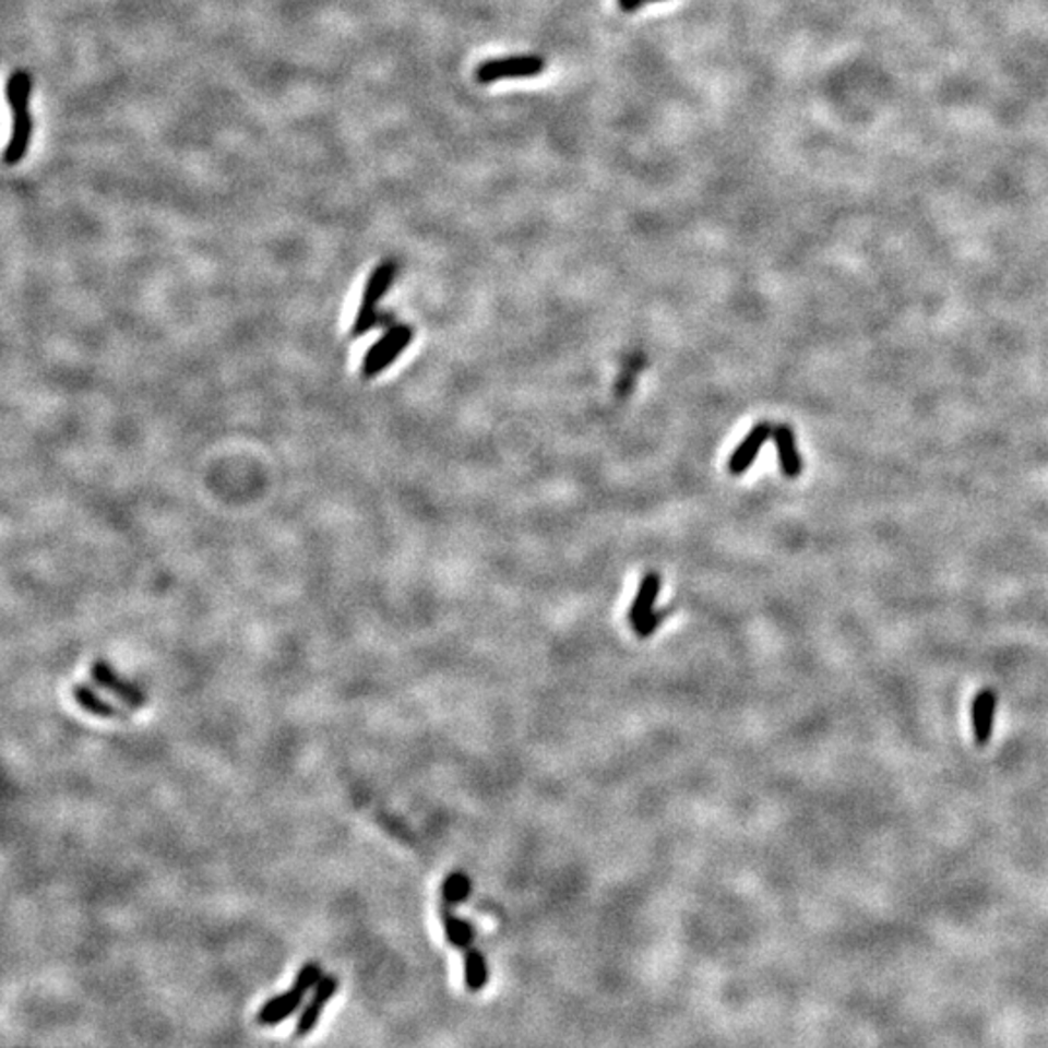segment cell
Instances as JSON below:
<instances>
[{
  "label": "cell",
  "instance_id": "cell-5",
  "mask_svg": "<svg viewBox=\"0 0 1048 1048\" xmlns=\"http://www.w3.org/2000/svg\"><path fill=\"white\" fill-rule=\"evenodd\" d=\"M90 676L99 688L114 693L115 698L121 699L122 703H127L129 707H146V703H148L146 693L140 690L134 681L122 678L121 674L117 672L111 664L105 663L104 658H97L92 663Z\"/></svg>",
  "mask_w": 1048,
  "mask_h": 1048
},
{
  "label": "cell",
  "instance_id": "cell-12",
  "mask_svg": "<svg viewBox=\"0 0 1048 1048\" xmlns=\"http://www.w3.org/2000/svg\"><path fill=\"white\" fill-rule=\"evenodd\" d=\"M660 586H663V579L655 571L646 573L641 583H639L638 594L631 603V608H629V623L631 626H638L639 621L645 620L646 616H651L655 611L656 598L660 594Z\"/></svg>",
  "mask_w": 1048,
  "mask_h": 1048
},
{
  "label": "cell",
  "instance_id": "cell-14",
  "mask_svg": "<svg viewBox=\"0 0 1048 1048\" xmlns=\"http://www.w3.org/2000/svg\"><path fill=\"white\" fill-rule=\"evenodd\" d=\"M464 978H466V987L471 988L472 992L481 990L488 980L486 961L474 948L464 950Z\"/></svg>",
  "mask_w": 1048,
  "mask_h": 1048
},
{
  "label": "cell",
  "instance_id": "cell-4",
  "mask_svg": "<svg viewBox=\"0 0 1048 1048\" xmlns=\"http://www.w3.org/2000/svg\"><path fill=\"white\" fill-rule=\"evenodd\" d=\"M544 69H546V61L540 55H515L505 59H491L478 64L476 82L488 86L499 80L533 79L541 74Z\"/></svg>",
  "mask_w": 1048,
  "mask_h": 1048
},
{
  "label": "cell",
  "instance_id": "cell-15",
  "mask_svg": "<svg viewBox=\"0 0 1048 1048\" xmlns=\"http://www.w3.org/2000/svg\"><path fill=\"white\" fill-rule=\"evenodd\" d=\"M471 893V882L468 878L461 872L449 873L443 882V888H441V895H443V905H456L461 901L466 900Z\"/></svg>",
  "mask_w": 1048,
  "mask_h": 1048
},
{
  "label": "cell",
  "instance_id": "cell-7",
  "mask_svg": "<svg viewBox=\"0 0 1048 1048\" xmlns=\"http://www.w3.org/2000/svg\"><path fill=\"white\" fill-rule=\"evenodd\" d=\"M773 436V426L769 421H760L750 429V433L743 437L740 445L734 449V453L728 458V472L733 476H742L750 471L751 464L755 463L761 449L765 446L769 439Z\"/></svg>",
  "mask_w": 1048,
  "mask_h": 1048
},
{
  "label": "cell",
  "instance_id": "cell-18",
  "mask_svg": "<svg viewBox=\"0 0 1048 1048\" xmlns=\"http://www.w3.org/2000/svg\"><path fill=\"white\" fill-rule=\"evenodd\" d=\"M618 2H620V9L623 10V12H628V14L638 12V10L645 4V0H618Z\"/></svg>",
  "mask_w": 1048,
  "mask_h": 1048
},
{
  "label": "cell",
  "instance_id": "cell-16",
  "mask_svg": "<svg viewBox=\"0 0 1048 1048\" xmlns=\"http://www.w3.org/2000/svg\"><path fill=\"white\" fill-rule=\"evenodd\" d=\"M323 977L324 973L323 967H321V963H317V961H307V963H303V965L299 967V970H297V975L296 978H294V985H291V987H296L299 992L307 995V992H311V990H313V988L321 982V978Z\"/></svg>",
  "mask_w": 1048,
  "mask_h": 1048
},
{
  "label": "cell",
  "instance_id": "cell-10",
  "mask_svg": "<svg viewBox=\"0 0 1048 1048\" xmlns=\"http://www.w3.org/2000/svg\"><path fill=\"white\" fill-rule=\"evenodd\" d=\"M773 443L777 451L778 468L783 472L786 480H796L802 474V456L796 445L795 429L788 424H778L773 426Z\"/></svg>",
  "mask_w": 1048,
  "mask_h": 1048
},
{
  "label": "cell",
  "instance_id": "cell-6",
  "mask_svg": "<svg viewBox=\"0 0 1048 1048\" xmlns=\"http://www.w3.org/2000/svg\"><path fill=\"white\" fill-rule=\"evenodd\" d=\"M338 988H341L338 977L332 975V973H326V975L321 978V982L311 990V998L303 1004L301 1013H299V1017H297V1039H303V1037L313 1033L317 1023H319L321 1015H323L324 1008H326V1004L336 996Z\"/></svg>",
  "mask_w": 1048,
  "mask_h": 1048
},
{
  "label": "cell",
  "instance_id": "cell-2",
  "mask_svg": "<svg viewBox=\"0 0 1048 1048\" xmlns=\"http://www.w3.org/2000/svg\"><path fill=\"white\" fill-rule=\"evenodd\" d=\"M396 272H398L396 261L386 259V261L379 262L369 274L366 288L361 294V301H359L358 313H356V319L352 323V336L354 338L366 336L376 326L383 323L381 313H379V306H381L383 297L389 294V289L393 288Z\"/></svg>",
  "mask_w": 1048,
  "mask_h": 1048
},
{
  "label": "cell",
  "instance_id": "cell-11",
  "mask_svg": "<svg viewBox=\"0 0 1048 1048\" xmlns=\"http://www.w3.org/2000/svg\"><path fill=\"white\" fill-rule=\"evenodd\" d=\"M70 693H72L74 703L82 711H86L87 715L105 718V720H129V715L121 707L109 703L107 699L102 698L97 691H94V688H90L86 683L72 686Z\"/></svg>",
  "mask_w": 1048,
  "mask_h": 1048
},
{
  "label": "cell",
  "instance_id": "cell-19",
  "mask_svg": "<svg viewBox=\"0 0 1048 1048\" xmlns=\"http://www.w3.org/2000/svg\"><path fill=\"white\" fill-rule=\"evenodd\" d=\"M645 2H660V0H645Z\"/></svg>",
  "mask_w": 1048,
  "mask_h": 1048
},
{
  "label": "cell",
  "instance_id": "cell-1",
  "mask_svg": "<svg viewBox=\"0 0 1048 1048\" xmlns=\"http://www.w3.org/2000/svg\"><path fill=\"white\" fill-rule=\"evenodd\" d=\"M32 86H34V80L24 69L14 70L7 82V99L12 111V132L2 154L7 166L20 164L26 157L29 142H32V131H34V121L29 114Z\"/></svg>",
  "mask_w": 1048,
  "mask_h": 1048
},
{
  "label": "cell",
  "instance_id": "cell-3",
  "mask_svg": "<svg viewBox=\"0 0 1048 1048\" xmlns=\"http://www.w3.org/2000/svg\"><path fill=\"white\" fill-rule=\"evenodd\" d=\"M412 341H414V329L410 324H393L376 344H371L367 349L359 369L361 377L373 379L381 376L393 366L396 359L401 358Z\"/></svg>",
  "mask_w": 1048,
  "mask_h": 1048
},
{
  "label": "cell",
  "instance_id": "cell-9",
  "mask_svg": "<svg viewBox=\"0 0 1048 1048\" xmlns=\"http://www.w3.org/2000/svg\"><path fill=\"white\" fill-rule=\"evenodd\" d=\"M303 998H306V995L299 992L296 987L272 996L261 1005L254 1022L259 1023L261 1027L279 1025V1023L286 1022L289 1015H294L299 1008H303Z\"/></svg>",
  "mask_w": 1048,
  "mask_h": 1048
},
{
  "label": "cell",
  "instance_id": "cell-13",
  "mask_svg": "<svg viewBox=\"0 0 1048 1048\" xmlns=\"http://www.w3.org/2000/svg\"><path fill=\"white\" fill-rule=\"evenodd\" d=\"M441 920H443V928H445L446 940L453 943L454 948L468 950L472 940H474L472 926L463 918L454 917L449 905L441 907Z\"/></svg>",
  "mask_w": 1048,
  "mask_h": 1048
},
{
  "label": "cell",
  "instance_id": "cell-17",
  "mask_svg": "<svg viewBox=\"0 0 1048 1048\" xmlns=\"http://www.w3.org/2000/svg\"><path fill=\"white\" fill-rule=\"evenodd\" d=\"M666 614H668L666 610L653 611L651 616H646L645 620L639 621L638 626H633L635 633H638V638H651V635L655 633L656 628L663 623L664 618H666Z\"/></svg>",
  "mask_w": 1048,
  "mask_h": 1048
},
{
  "label": "cell",
  "instance_id": "cell-8",
  "mask_svg": "<svg viewBox=\"0 0 1048 1048\" xmlns=\"http://www.w3.org/2000/svg\"><path fill=\"white\" fill-rule=\"evenodd\" d=\"M998 693L992 688L978 691L970 705V728L977 746H987L995 730Z\"/></svg>",
  "mask_w": 1048,
  "mask_h": 1048
}]
</instances>
